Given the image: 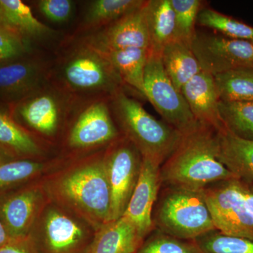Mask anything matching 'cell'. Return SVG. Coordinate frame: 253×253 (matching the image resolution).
<instances>
[{
	"label": "cell",
	"instance_id": "33",
	"mask_svg": "<svg viewBox=\"0 0 253 253\" xmlns=\"http://www.w3.org/2000/svg\"><path fill=\"white\" fill-rule=\"evenodd\" d=\"M33 53L29 41L11 30L0 27V63L21 59Z\"/></svg>",
	"mask_w": 253,
	"mask_h": 253
},
{
	"label": "cell",
	"instance_id": "29",
	"mask_svg": "<svg viewBox=\"0 0 253 253\" xmlns=\"http://www.w3.org/2000/svg\"><path fill=\"white\" fill-rule=\"evenodd\" d=\"M197 23L226 38L253 42L252 26L211 8L201 9L198 15Z\"/></svg>",
	"mask_w": 253,
	"mask_h": 253
},
{
	"label": "cell",
	"instance_id": "11",
	"mask_svg": "<svg viewBox=\"0 0 253 253\" xmlns=\"http://www.w3.org/2000/svg\"><path fill=\"white\" fill-rule=\"evenodd\" d=\"M41 227L28 236L38 253H86L94 236L59 208L46 211Z\"/></svg>",
	"mask_w": 253,
	"mask_h": 253
},
{
	"label": "cell",
	"instance_id": "2",
	"mask_svg": "<svg viewBox=\"0 0 253 253\" xmlns=\"http://www.w3.org/2000/svg\"><path fill=\"white\" fill-rule=\"evenodd\" d=\"M218 131L199 123L181 134L176 149L161 166V186L203 190L237 178L218 159Z\"/></svg>",
	"mask_w": 253,
	"mask_h": 253
},
{
	"label": "cell",
	"instance_id": "21",
	"mask_svg": "<svg viewBox=\"0 0 253 253\" xmlns=\"http://www.w3.org/2000/svg\"><path fill=\"white\" fill-rule=\"evenodd\" d=\"M161 62L165 71L178 91L202 70L191 44L174 40L163 47Z\"/></svg>",
	"mask_w": 253,
	"mask_h": 253
},
{
	"label": "cell",
	"instance_id": "16",
	"mask_svg": "<svg viewBox=\"0 0 253 253\" xmlns=\"http://www.w3.org/2000/svg\"><path fill=\"white\" fill-rule=\"evenodd\" d=\"M161 188V166L143 158L139 179L123 216L135 226L144 240L154 229L153 210Z\"/></svg>",
	"mask_w": 253,
	"mask_h": 253
},
{
	"label": "cell",
	"instance_id": "30",
	"mask_svg": "<svg viewBox=\"0 0 253 253\" xmlns=\"http://www.w3.org/2000/svg\"><path fill=\"white\" fill-rule=\"evenodd\" d=\"M136 253H203L196 240L179 239L154 229Z\"/></svg>",
	"mask_w": 253,
	"mask_h": 253
},
{
	"label": "cell",
	"instance_id": "17",
	"mask_svg": "<svg viewBox=\"0 0 253 253\" xmlns=\"http://www.w3.org/2000/svg\"><path fill=\"white\" fill-rule=\"evenodd\" d=\"M181 93L197 122L217 131L224 129L219 116V98L212 75L201 71L181 88Z\"/></svg>",
	"mask_w": 253,
	"mask_h": 253
},
{
	"label": "cell",
	"instance_id": "6",
	"mask_svg": "<svg viewBox=\"0 0 253 253\" xmlns=\"http://www.w3.org/2000/svg\"><path fill=\"white\" fill-rule=\"evenodd\" d=\"M78 101L49 80L9 109L28 131L50 138L56 135L61 125L71 117Z\"/></svg>",
	"mask_w": 253,
	"mask_h": 253
},
{
	"label": "cell",
	"instance_id": "5",
	"mask_svg": "<svg viewBox=\"0 0 253 253\" xmlns=\"http://www.w3.org/2000/svg\"><path fill=\"white\" fill-rule=\"evenodd\" d=\"M203 190L161 186L153 210L154 229L186 240L216 230Z\"/></svg>",
	"mask_w": 253,
	"mask_h": 253
},
{
	"label": "cell",
	"instance_id": "8",
	"mask_svg": "<svg viewBox=\"0 0 253 253\" xmlns=\"http://www.w3.org/2000/svg\"><path fill=\"white\" fill-rule=\"evenodd\" d=\"M203 191L216 230L253 241V219L246 208L239 179L213 183Z\"/></svg>",
	"mask_w": 253,
	"mask_h": 253
},
{
	"label": "cell",
	"instance_id": "28",
	"mask_svg": "<svg viewBox=\"0 0 253 253\" xmlns=\"http://www.w3.org/2000/svg\"><path fill=\"white\" fill-rule=\"evenodd\" d=\"M44 168V163L32 158L16 159L0 165V196L25 185Z\"/></svg>",
	"mask_w": 253,
	"mask_h": 253
},
{
	"label": "cell",
	"instance_id": "3",
	"mask_svg": "<svg viewBox=\"0 0 253 253\" xmlns=\"http://www.w3.org/2000/svg\"><path fill=\"white\" fill-rule=\"evenodd\" d=\"M49 80L78 100L109 97L124 86L105 55L83 41L51 65Z\"/></svg>",
	"mask_w": 253,
	"mask_h": 253
},
{
	"label": "cell",
	"instance_id": "38",
	"mask_svg": "<svg viewBox=\"0 0 253 253\" xmlns=\"http://www.w3.org/2000/svg\"><path fill=\"white\" fill-rule=\"evenodd\" d=\"M11 240L7 231L5 229L2 221L0 219V248L9 243Z\"/></svg>",
	"mask_w": 253,
	"mask_h": 253
},
{
	"label": "cell",
	"instance_id": "18",
	"mask_svg": "<svg viewBox=\"0 0 253 253\" xmlns=\"http://www.w3.org/2000/svg\"><path fill=\"white\" fill-rule=\"evenodd\" d=\"M144 241L135 226L123 216L94 231L86 253H136Z\"/></svg>",
	"mask_w": 253,
	"mask_h": 253
},
{
	"label": "cell",
	"instance_id": "23",
	"mask_svg": "<svg viewBox=\"0 0 253 253\" xmlns=\"http://www.w3.org/2000/svg\"><path fill=\"white\" fill-rule=\"evenodd\" d=\"M0 145L18 159L38 157L42 154L35 136L14 119L9 108L0 105Z\"/></svg>",
	"mask_w": 253,
	"mask_h": 253
},
{
	"label": "cell",
	"instance_id": "4",
	"mask_svg": "<svg viewBox=\"0 0 253 253\" xmlns=\"http://www.w3.org/2000/svg\"><path fill=\"white\" fill-rule=\"evenodd\" d=\"M110 109L120 132L142 156L162 166L179 144L181 134L149 114L123 89L109 97Z\"/></svg>",
	"mask_w": 253,
	"mask_h": 253
},
{
	"label": "cell",
	"instance_id": "27",
	"mask_svg": "<svg viewBox=\"0 0 253 253\" xmlns=\"http://www.w3.org/2000/svg\"><path fill=\"white\" fill-rule=\"evenodd\" d=\"M219 111L225 129L241 139L253 141V101L219 100Z\"/></svg>",
	"mask_w": 253,
	"mask_h": 253
},
{
	"label": "cell",
	"instance_id": "14",
	"mask_svg": "<svg viewBox=\"0 0 253 253\" xmlns=\"http://www.w3.org/2000/svg\"><path fill=\"white\" fill-rule=\"evenodd\" d=\"M51 65L39 55L0 63V99L9 104L26 97L49 81Z\"/></svg>",
	"mask_w": 253,
	"mask_h": 253
},
{
	"label": "cell",
	"instance_id": "19",
	"mask_svg": "<svg viewBox=\"0 0 253 253\" xmlns=\"http://www.w3.org/2000/svg\"><path fill=\"white\" fill-rule=\"evenodd\" d=\"M0 27L18 33L32 44L56 37V31L40 21L21 0H0Z\"/></svg>",
	"mask_w": 253,
	"mask_h": 253
},
{
	"label": "cell",
	"instance_id": "36",
	"mask_svg": "<svg viewBox=\"0 0 253 253\" xmlns=\"http://www.w3.org/2000/svg\"><path fill=\"white\" fill-rule=\"evenodd\" d=\"M240 183L246 208L253 219V184L242 179H240Z\"/></svg>",
	"mask_w": 253,
	"mask_h": 253
},
{
	"label": "cell",
	"instance_id": "10",
	"mask_svg": "<svg viewBox=\"0 0 253 253\" xmlns=\"http://www.w3.org/2000/svg\"><path fill=\"white\" fill-rule=\"evenodd\" d=\"M72 117L67 139L71 149L85 150L104 145L108 146L122 136L113 120L109 97L79 100Z\"/></svg>",
	"mask_w": 253,
	"mask_h": 253
},
{
	"label": "cell",
	"instance_id": "34",
	"mask_svg": "<svg viewBox=\"0 0 253 253\" xmlns=\"http://www.w3.org/2000/svg\"><path fill=\"white\" fill-rule=\"evenodd\" d=\"M36 4L44 17L55 23L68 22L74 10V1L71 0H39Z\"/></svg>",
	"mask_w": 253,
	"mask_h": 253
},
{
	"label": "cell",
	"instance_id": "15",
	"mask_svg": "<svg viewBox=\"0 0 253 253\" xmlns=\"http://www.w3.org/2000/svg\"><path fill=\"white\" fill-rule=\"evenodd\" d=\"M44 201L38 186L23 185L0 196V219L11 240L30 235L41 214Z\"/></svg>",
	"mask_w": 253,
	"mask_h": 253
},
{
	"label": "cell",
	"instance_id": "22",
	"mask_svg": "<svg viewBox=\"0 0 253 253\" xmlns=\"http://www.w3.org/2000/svg\"><path fill=\"white\" fill-rule=\"evenodd\" d=\"M145 9L150 51L161 55L163 47L175 40V17L171 0H146Z\"/></svg>",
	"mask_w": 253,
	"mask_h": 253
},
{
	"label": "cell",
	"instance_id": "26",
	"mask_svg": "<svg viewBox=\"0 0 253 253\" xmlns=\"http://www.w3.org/2000/svg\"><path fill=\"white\" fill-rule=\"evenodd\" d=\"M213 78L220 101H253V66L236 68Z\"/></svg>",
	"mask_w": 253,
	"mask_h": 253
},
{
	"label": "cell",
	"instance_id": "1",
	"mask_svg": "<svg viewBox=\"0 0 253 253\" xmlns=\"http://www.w3.org/2000/svg\"><path fill=\"white\" fill-rule=\"evenodd\" d=\"M46 192L94 231L109 221L111 191L104 153L73 165L49 181Z\"/></svg>",
	"mask_w": 253,
	"mask_h": 253
},
{
	"label": "cell",
	"instance_id": "25",
	"mask_svg": "<svg viewBox=\"0 0 253 253\" xmlns=\"http://www.w3.org/2000/svg\"><path fill=\"white\" fill-rule=\"evenodd\" d=\"M146 0H94L89 1L83 22L82 32L87 34L98 31L141 7Z\"/></svg>",
	"mask_w": 253,
	"mask_h": 253
},
{
	"label": "cell",
	"instance_id": "35",
	"mask_svg": "<svg viewBox=\"0 0 253 253\" xmlns=\"http://www.w3.org/2000/svg\"><path fill=\"white\" fill-rule=\"evenodd\" d=\"M0 253H38L29 236L22 239L11 240L0 248Z\"/></svg>",
	"mask_w": 253,
	"mask_h": 253
},
{
	"label": "cell",
	"instance_id": "37",
	"mask_svg": "<svg viewBox=\"0 0 253 253\" xmlns=\"http://www.w3.org/2000/svg\"><path fill=\"white\" fill-rule=\"evenodd\" d=\"M18 159L11 154L7 149L1 146L0 145V165L4 164V163L10 162V161H14V160Z\"/></svg>",
	"mask_w": 253,
	"mask_h": 253
},
{
	"label": "cell",
	"instance_id": "9",
	"mask_svg": "<svg viewBox=\"0 0 253 253\" xmlns=\"http://www.w3.org/2000/svg\"><path fill=\"white\" fill-rule=\"evenodd\" d=\"M111 191L109 221L123 217L139 179L143 158L135 146L123 135L104 152Z\"/></svg>",
	"mask_w": 253,
	"mask_h": 253
},
{
	"label": "cell",
	"instance_id": "7",
	"mask_svg": "<svg viewBox=\"0 0 253 253\" xmlns=\"http://www.w3.org/2000/svg\"><path fill=\"white\" fill-rule=\"evenodd\" d=\"M144 97L164 120L181 134L199 124L180 91L165 71L161 55L149 51L144 73Z\"/></svg>",
	"mask_w": 253,
	"mask_h": 253
},
{
	"label": "cell",
	"instance_id": "24",
	"mask_svg": "<svg viewBox=\"0 0 253 253\" xmlns=\"http://www.w3.org/2000/svg\"><path fill=\"white\" fill-rule=\"evenodd\" d=\"M150 49H127L102 53L109 60L123 84L144 97V73Z\"/></svg>",
	"mask_w": 253,
	"mask_h": 253
},
{
	"label": "cell",
	"instance_id": "13",
	"mask_svg": "<svg viewBox=\"0 0 253 253\" xmlns=\"http://www.w3.org/2000/svg\"><path fill=\"white\" fill-rule=\"evenodd\" d=\"M144 4L117 21L86 34L81 41L100 52L127 49H150Z\"/></svg>",
	"mask_w": 253,
	"mask_h": 253
},
{
	"label": "cell",
	"instance_id": "32",
	"mask_svg": "<svg viewBox=\"0 0 253 253\" xmlns=\"http://www.w3.org/2000/svg\"><path fill=\"white\" fill-rule=\"evenodd\" d=\"M175 17V39L191 44L196 34L198 15L201 10L200 0H171Z\"/></svg>",
	"mask_w": 253,
	"mask_h": 253
},
{
	"label": "cell",
	"instance_id": "12",
	"mask_svg": "<svg viewBox=\"0 0 253 253\" xmlns=\"http://www.w3.org/2000/svg\"><path fill=\"white\" fill-rule=\"evenodd\" d=\"M191 46L201 70L213 76L253 66V42H251L196 31Z\"/></svg>",
	"mask_w": 253,
	"mask_h": 253
},
{
	"label": "cell",
	"instance_id": "31",
	"mask_svg": "<svg viewBox=\"0 0 253 253\" xmlns=\"http://www.w3.org/2000/svg\"><path fill=\"white\" fill-rule=\"evenodd\" d=\"M203 253H253V241L224 235L217 230L196 239Z\"/></svg>",
	"mask_w": 253,
	"mask_h": 253
},
{
	"label": "cell",
	"instance_id": "20",
	"mask_svg": "<svg viewBox=\"0 0 253 253\" xmlns=\"http://www.w3.org/2000/svg\"><path fill=\"white\" fill-rule=\"evenodd\" d=\"M217 134L218 159L238 179L253 184V141L241 139L225 127Z\"/></svg>",
	"mask_w": 253,
	"mask_h": 253
}]
</instances>
